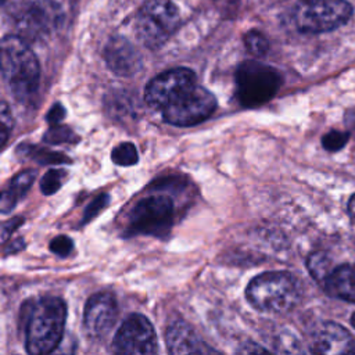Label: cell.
I'll list each match as a JSON object with an SVG mask.
<instances>
[{"instance_id": "10", "label": "cell", "mask_w": 355, "mask_h": 355, "mask_svg": "<svg viewBox=\"0 0 355 355\" xmlns=\"http://www.w3.org/2000/svg\"><path fill=\"white\" fill-rule=\"evenodd\" d=\"M6 8L19 32L18 36L24 39L43 36L55 22V10L46 1L10 0Z\"/></svg>"}, {"instance_id": "11", "label": "cell", "mask_w": 355, "mask_h": 355, "mask_svg": "<svg viewBox=\"0 0 355 355\" xmlns=\"http://www.w3.org/2000/svg\"><path fill=\"white\" fill-rule=\"evenodd\" d=\"M112 348L118 354H154L158 351L157 337L151 322L140 315H130L114 336Z\"/></svg>"}, {"instance_id": "18", "label": "cell", "mask_w": 355, "mask_h": 355, "mask_svg": "<svg viewBox=\"0 0 355 355\" xmlns=\"http://www.w3.org/2000/svg\"><path fill=\"white\" fill-rule=\"evenodd\" d=\"M17 151L21 153L24 157H28L39 164H43V165H58V164L69 162V158L67 155H64L62 153L51 151L50 148H46V147L21 144L17 148Z\"/></svg>"}, {"instance_id": "22", "label": "cell", "mask_w": 355, "mask_h": 355, "mask_svg": "<svg viewBox=\"0 0 355 355\" xmlns=\"http://www.w3.org/2000/svg\"><path fill=\"white\" fill-rule=\"evenodd\" d=\"M65 178V171L62 169H50L47 171L40 180V190L44 196H51L60 190Z\"/></svg>"}, {"instance_id": "25", "label": "cell", "mask_w": 355, "mask_h": 355, "mask_svg": "<svg viewBox=\"0 0 355 355\" xmlns=\"http://www.w3.org/2000/svg\"><path fill=\"white\" fill-rule=\"evenodd\" d=\"M14 125L12 115L10 112V108L6 101H1V110H0V144L4 147L7 143V139L11 133Z\"/></svg>"}, {"instance_id": "4", "label": "cell", "mask_w": 355, "mask_h": 355, "mask_svg": "<svg viewBox=\"0 0 355 355\" xmlns=\"http://www.w3.org/2000/svg\"><path fill=\"white\" fill-rule=\"evenodd\" d=\"M280 86V73L262 62L254 60L244 61L236 71V97L247 108L268 103Z\"/></svg>"}, {"instance_id": "8", "label": "cell", "mask_w": 355, "mask_h": 355, "mask_svg": "<svg viewBox=\"0 0 355 355\" xmlns=\"http://www.w3.org/2000/svg\"><path fill=\"white\" fill-rule=\"evenodd\" d=\"M216 108L215 96L196 85L162 110L164 119L176 126H193L209 118Z\"/></svg>"}, {"instance_id": "15", "label": "cell", "mask_w": 355, "mask_h": 355, "mask_svg": "<svg viewBox=\"0 0 355 355\" xmlns=\"http://www.w3.org/2000/svg\"><path fill=\"white\" fill-rule=\"evenodd\" d=\"M165 341L171 354H201L214 351L200 340L187 323L182 320L173 322L168 326L165 331Z\"/></svg>"}, {"instance_id": "6", "label": "cell", "mask_w": 355, "mask_h": 355, "mask_svg": "<svg viewBox=\"0 0 355 355\" xmlns=\"http://www.w3.org/2000/svg\"><path fill=\"white\" fill-rule=\"evenodd\" d=\"M294 21L304 33H322L344 25L352 15L345 0H300Z\"/></svg>"}, {"instance_id": "14", "label": "cell", "mask_w": 355, "mask_h": 355, "mask_svg": "<svg viewBox=\"0 0 355 355\" xmlns=\"http://www.w3.org/2000/svg\"><path fill=\"white\" fill-rule=\"evenodd\" d=\"M108 68L119 76H132L141 67V58L133 44L125 37H112L104 50Z\"/></svg>"}, {"instance_id": "26", "label": "cell", "mask_w": 355, "mask_h": 355, "mask_svg": "<svg viewBox=\"0 0 355 355\" xmlns=\"http://www.w3.org/2000/svg\"><path fill=\"white\" fill-rule=\"evenodd\" d=\"M110 202V196L107 193H103L100 196H97L85 209V214H83V219H82V223H87L90 222L93 218H96Z\"/></svg>"}, {"instance_id": "7", "label": "cell", "mask_w": 355, "mask_h": 355, "mask_svg": "<svg viewBox=\"0 0 355 355\" xmlns=\"http://www.w3.org/2000/svg\"><path fill=\"white\" fill-rule=\"evenodd\" d=\"M175 207L166 196H151L140 200L129 215L128 233L165 236L173 225Z\"/></svg>"}, {"instance_id": "5", "label": "cell", "mask_w": 355, "mask_h": 355, "mask_svg": "<svg viewBox=\"0 0 355 355\" xmlns=\"http://www.w3.org/2000/svg\"><path fill=\"white\" fill-rule=\"evenodd\" d=\"M179 24V10L171 0H147L136 17V33L146 47L155 50L175 33Z\"/></svg>"}, {"instance_id": "3", "label": "cell", "mask_w": 355, "mask_h": 355, "mask_svg": "<svg viewBox=\"0 0 355 355\" xmlns=\"http://www.w3.org/2000/svg\"><path fill=\"white\" fill-rule=\"evenodd\" d=\"M245 297L261 312L282 313L298 304L301 290L291 273L273 270L255 276L247 286Z\"/></svg>"}, {"instance_id": "21", "label": "cell", "mask_w": 355, "mask_h": 355, "mask_svg": "<svg viewBox=\"0 0 355 355\" xmlns=\"http://www.w3.org/2000/svg\"><path fill=\"white\" fill-rule=\"evenodd\" d=\"M44 143L60 144V143H76L79 137L68 128L62 125H53L43 136Z\"/></svg>"}, {"instance_id": "1", "label": "cell", "mask_w": 355, "mask_h": 355, "mask_svg": "<svg viewBox=\"0 0 355 355\" xmlns=\"http://www.w3.org/2000/svg\"><path fill=\"white\" fill-rule=\"evenodd\" d=\"M1 76L18 101L31 98L39 87V61L26 40L18 35H7L1 40Z\"/></svg>"}, {"instance_id": "24", "label": "cell", "mask_w": 355, "mask_h": 355, "mask_svg": "<svg viewBox=\"0 0 355 355\" xmlns=\"http://www.w3.org/2000/svg\"><path fill=\"white\" fill-rule=\"evenodd\" d=\"M348 139H349V132L330 130L322 137V144L327 151H338L347 144Z\"/></svg>"}, {"instance_id": "9", "label": "cell", "mask_w": 355, "mask_h": 355, "mask_svg": "<svg viewBox=\"0 0 355 355\" xmlns=\"http://www.w3.org/2000/svg\"><path fill=\"white\" fill-rule=\"evenodd\" d=\"M196 83V73L189 68H172L154 76L144 89V101L151 108L164 110Z\"/></svg>"}, {"instance_id": "17", "label": "cell", "mask_w": 355, "mask_h": 355, "mask_svg": "<svg viewBox=\"0 0 355 355\" xmlns=\"http://www.w3.org/2000/svg\"><path fill=\"white\" fill-rule=\"evenodd\" d=\"M35 178H36V171L26 169V171L18 173L10 182L8 187L4 189L3 194H1L0 209L3 214H8L11 209H14V207L17 205L19 198H22L28 193L29 187L35 182Z\"/></svg>"}, {"instance_id": "19", "label": "cell", "mask_w": 355, "mask_h": 355, "mask_svg": "<svg viewBox=\"0 0 355 355\" xmlns=\"http://www.w3.org/2000/svg\"><path fill=\"white\" fill-rule=\"evenodd\" d=\"M306 268H308V272L311 273V276L320 282V283H324L326 277L330 275V272L334 269L333 268V262H331V258L326 254V252H322V251H316V252H312L308 259H306Z\"/></svg>"}, {"instance_id": "30", "label": "cell", "mask_w": 355, "mask_h": 355, "mask_svg": "<svg viewBox=\"0 0 355 355\" xmlns=\"http://www.w3.org/2000/svg\"><path fill=\"white\" fill-rule=\"evenodd\" d=\"M22 248H25V241L24 239H17L14 241H11V244L4 250V254H14V252H18L21 251Z\"/></svg>"}, {"instance_id": "2", "label": "cell", "mask_w": 355, "mask_h": 355, "mask_svg": "<svg viewBox=\"0 0 355 355\" xmlns=\"http://www.w3.org/2000/svg\"><path fill=\"white\" fill-rule=\"evenodd\" d=\"M67 306L58 297H43L32 304L25 326V347L29 354L53 352L64 336Z\"/></svg>"}, {"instance_id": "27", "label": "cell", "mask_w": 355, "mask_h": 355, "mask_svg": "<svg viewBox=\"0 0 355 355\" xmlns=\"http://www.w3.org/2000/svg\"><path fill=\"white\" fill-rule=\"evenodd\" d=\"M73 250V241L68 236H57L50 241V251L58 257H67Z\"/></svg>"}, {"instance_id": "12", "label": "cell", "mask_w": 355, "mask_h": 355, "mask_svg": "<svg viewBox=\"0 0 355 355\" xmlns=\"http://www.w3.org/2000/svg\"><path fill=\"white\" fill-rule=\"evenodd\" d=\"M118 318L116 300L110 293L93 294L83 312V327L87 337L93 340L104 338L114 327Z\"/></svg>"}, {"instance_id": "16", "label": "cell", "mask_w": 355, "mask_h": 355, "mask_svg": "<svg viewBox=\"0 0 355 355\" xmlns=\"http://www.w3.org/2000/svg\"><path fill=\"white\" fill-rule=\"evenodd\" d=\"M323 284L330 297L355 302V265L345 263L334 268Z\"/></svg>"}, {"instance_id": "20", "label": "cell", "mask_w": 355, "mask_h": 355, "mask_svg": "<svg viewBox=\"0 0 355 355\" xmlns=\"http://www.w3.org/2000/svg\"><path fill=\"white\" fill-rule=\"evenodd\" d=\"M111 159L115 165H119V166H132V165H135L139 159L136 146L130 141H125V143L118 144L111 151Z\"/></svg>"}, {"instance_id": "31", "label": "cell", "mask_w": 355, "mask_h": 355, "mask_svg": "<svg viewBox=\"0 0 355 355\" xmlns=\"http://www.w3.org/2000/svg\"><path fill=\"white\" fill-rule=\"evenodd\" d=\"M347 125L351 129V132H355V110L347 112Z\"/></svg>"}, {"instance_id": "28", "label": "cell", "mask_w": 355, "mask_h": 355, "mask_svg": "<svg viewBox=\"0 0 355 355\" xmlns=\"http://www.w3.org/2000/svg\"><path fill=\"white\" fill-rule=\"evenodd\" d=\"M65 118V108L62 107L61 103H55L47 112L46 121L53 126V125H60V122Z\"/></svg>"}, {"instance_id": "32", "label": "cell", "mask_w": 355, "mask_h": 355, "mask_svg": "<svg viewBox=\"0 0 355 355\" xmlns=\"http://www.w3.org/2000/svg\"><path fill=\"white\" fill-rule=\"evenodd\" d=\"M348 214L355 223V194H352V197L348 201Z\"/></svg>"}, {"instance_id": "23", "label": "cell", "mask_w": 355, "mask_h": 355, "mask_svg": "<svg viewBox=\"0 0 355 355\" xmlns=\"http://www.w3.org/2000/svg\"><path fill=\"white\" fill-rule=\"evenodd\" d=\"M244 43H245L247 50L251 54L258 55V57L263 55L268 51V49H269L266 37L261 32H258V31H250L248 33H245Z\"/></svg>"}, {"instance_id": "33", "label": "cell", "mask_w": 355, "mask_h": 355, "mask_svg": "<svg viewBox=\"0 0 355 355\" xmlns=\"http://www.w3.org/2000/svg\"><path fill=\"white\" fill-rule=\"evenodd\" d=\"M351 324H352V327L355 329V312H354L352 316H351Z\"/></svg>"}, {"instance_id": "13", "label": "cell", "mask_w": 355, "mask_h": 355, "mask_svg": "<svg viewBox=\"0 0 355 355\" xmlns=\"http://www.w3.org/2000/svg\"><path fill=\"white\" fill-rule=\"evenodd\" d=\"M311 351L316 354H354L355 341L345 327L327 320L313 330Z\"/></svg>"}, {"instance_id": "29", "label": "cell", "mask_w": 355, "mask_h": 355, "mask_svg": "<svg viewBox=\"0 0 355 355\" xmlns=\"http://www.w3.org/2000/svg\"><path fill=\"white\" fill-rule=\"evenodd\" d=\"M24 223V218L15 216L7 222H3L1 225V243H6L7 239L11 236V233L18 229Z\"/></svg>"}]
</instances>
